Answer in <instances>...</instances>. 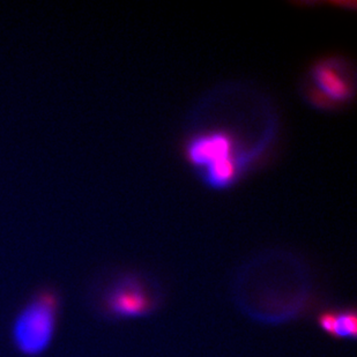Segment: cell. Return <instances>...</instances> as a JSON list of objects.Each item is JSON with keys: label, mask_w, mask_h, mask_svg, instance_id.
<instances>
[{"label": "cell", "mask_w": 357, "mask_h": 357, "mask_svg": "<svg viewBox=\"0 0 357 357\" xmlns=\"http://www.w3.org/2000/svg\"><path fill=\"white\" fill-rule=\"evenodd\" d=\"M357 332L356 314L354 311L334 312L333 335L337 337H355Z\"/></svg>", "instance_id": "obj_5"}, {"label": "cell", "mask_w": 357, "mask_h": 357, "mask_svg": "<svg viewBox=\"0 0 357 357\" xmlns=\"http://www.w3.org/2000/svg\"><path fill=\"white\" fill-rule=\"evenodd\" d=\"M105 304L109 314L121 318L145 316L152 307L151 296L142 281L130 277L112 283L105 295Z\"/></svg>", "instance_id": "obj_4"}, {"label": "cell", "mask_w": 357, "mask_h": 357, "mask_svg": "<svg viewBox=\"0 0 357 357\" xmlns=\"http://www.w3.org/2000/svg\"><path fill=\"white\" fill-rule=\"evenodd\" d=\"M186 159L202 170L228 160L239 159L237 142L226 131H209L190 140L185 149Z\"/></svg>", "instance_id": "obj_3"}, {"label": "cell", "mask_w": 357, "mask_h": 357, "mask_svg": "<svg viewBox=\"0 0 357 357\" xmlns=\"http://www.w3.org/2000/svg\"><path fill=\"white\" fill-rule=\"evenodd\" d=\"M311 80L314 89L331 105L349 101L354 95V84L348 75V68L341 58H319L311 66Z\"/></svg>", "instance_id": "obj_2"}, {"label": "cell", "mask_w": 357, "mask_h": 357, "mask_svg": "<svg viewBox=\"0 0 357 357\" xmlns=\"http://www.w3.org/2000/svg\"><path fill=\"white\" fill-rule=\"evenodd\" d=\"M59 307L57 294L44 289L21 309L12 327V339L21 354L33 357L47 351L56 333Z\"/></svg>", "instance_id": "obj_1"}]
</instances>
